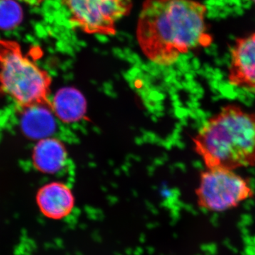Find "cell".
Here are the masks:
<instances>
[{
    "mask_svg": "<svg viewBox=\"0 0 255 255\" xmlns=\"http://www.w3.org/2000/svg\"><path fill=\"white\" fill-rule=\"evenodd\" d=\"M36 202L46 217L61 220L71 214L75 200L68 186L61 182H52L39 189L37 193Z\"/></svg>",
    "mask_w": 255,
    "mask_h": 255,
    "instance_id": "cell-7",
    "label": "cell"
},
{
    "mask_svg": "<svg viewBox=\"0 0 255 255\" xmlns=\"http://www.w3.org/2000/svg\"><path fill=\"white\" fill-rule=\"evenodd\" d=\"M23 11L16 0H0V30L8 31L22 22Z\"/></svg>",
    "mask_w": 255,
    "mask_h": 255,
    "instance_id": "cell-11",
    "label": "cell"
},
{
    "mask_svg": "<svg viewBox=\"0 0 255 255\" xmlns=\"http://www.w3.org/2000/svg\"><path fill=\"white\" fill-rule=\"evenodd\" d=\"M21 127L23 133L33 140H41L53 135L56 130V122L50 103L23 108Z\"/></svg>",
    "mask_w": 255,
    "mask_h": 255,
    "instance_id": "cell-8",
    "label": "cell"
},
{
    "mask_svg": "<svg viewBox=\"0 0 255 255\" xmlns=\"http://www.w3.org/2000/svg\"><path fill=\"white\" fill-rule=\"evenodd\" d=\"M70 21L89 34L113 36L117 21L130 13L131 0H63Z\"/></svg>",
    "mask_w": 255,
    "mask_h": 255,
    "instance_id": "cell-5",
    "label": "cell"
},
{
    "mask_svg": "<svg viewBox=\"0 0 255 255\" xmlns=\"http://www.w3.org/2000/svg\"><path fill=\"white\" fill-rule=\"evenodd\" d=\"M55 117L64 123L79 122L85 117L87 102L83 95L73 87H64L56 92L50 102Z\"/></svg>",
    "mask_w": 255,
    "mask_h": 255,
    "instance_id": "cell-9",
    "label": "cell"
},
{
    "mask_svg": "<svg viewBox=\"0 0 255 255\" xmlns=\"http://www.w3.org/2000/svg\"><path fill=\"white\" fill-rule=\"evenodd\" d=\"M194 150L206 169L255 166V112L228 104L210 117L193 137Z\"/></svg>",
    "mask_w": 255,
    "mask_h": 255,
    "instance_id": "cell-2",
    "label": "cell"
},
{
    "mask_svg": "<svg viewBox=\"0 0 255 255\" xmlns=\"http://www.w3.org/2000/svg\"><path fill=\"white\" fill-rule=\"evenodd\" d=\"M51 78L14 40L0 39V91L25 108L49 104Z\"/></svg>",
    "mask_w": 255,
    "mask_h": 255,
    "instance_id": "cell-3",
    "label": "cell"
},
{
    "mask_svg": "<svg viewBox=\"0 0 255 255\" xmlns=\"http://www.w3.org/2000/svg\"><path fill=\"white\" fill-rule=\"evenodd\" d=\"M67 157L65 145L54 137L42 139L33 149V164L43 173L53 174L60 171L65 165Z\"/></svg>",
    "mask_w": 255,
    "mask_h": 255,
    "instance_id": "cell-10",
    "label": "cell"
},
{
    "mask_svg": "<svg viewBox=\"0 0 255 255\" xmlns=\"http://www.w3.org/2000/svg\"><path fill=\"white\" fill-rule=\"evenodd\" d=\"M227 80L231 86L255 94V31L239 37L233 43Z\"/></svg>",
    "mask_w": 255,
    "mask_h": 255,
    "instance_id": "cell-6",
    "label": "cell"
},
{
    "mask_svg": "<svg viewBox=\"0 0 255 255\" xmlns=\"http://www.w3.org/2000/svg\"><path fill=\"white\" fill-rule=\"evenodd\" d=\"M18 2L24 3V4L31 5V6H38L41 4L46 0H16Z\"/></svg>",
    "mask_w": 255,
    "mask_h": 255,
    "instance_id": "cell-12",
    "label": "cell"
},
{
    "mask_svg": "<svg viewBox=\"0 0 255 255\" xmlns=\"http://www.w3.org/2000/svg\"><path fill=\"white\" fill-rule=\"evenodd\" d=\"M248 1H251L252 4L254 5L255 7V0H248Z\"/></svg>",
    "mask_w": 255,
    "mask_h": 255,
    "instance_id": "cell-13",
    "label": "cell"
},
{
    "mask_svg": "<svg viewBox=\"0 0 255 255\" xmlns=\"http://www.w3.org/2000/svg\"><path fill=\"white\" fill-rule=\"evenodd\" d=\"M195 194L200 209L221 213L252 199L255 191L250 179L236 171L206 168L201 172Z\"/></svg>",
    "mask_w": 255,
    "mask_h": 255,
    "instance_id": "cell-4",
    "label": "cell"
},
{
    "mask_svg": "<svg viewBox=\"0 0 255 255\" xmlns=\"http://www.w3.org/2000/svg\"><path fill=\"white\" fill-rule=\"evenodd\" d=\"M206 5L195 0H145L136 28L143 54L159 65L175 63L181 55L211 46Z\"/></svg>",
    "mask_w": 255,
    "mask_h": 255,
    "instance_id": "cell-1",
    "label": "cell"
}]
</instances>
